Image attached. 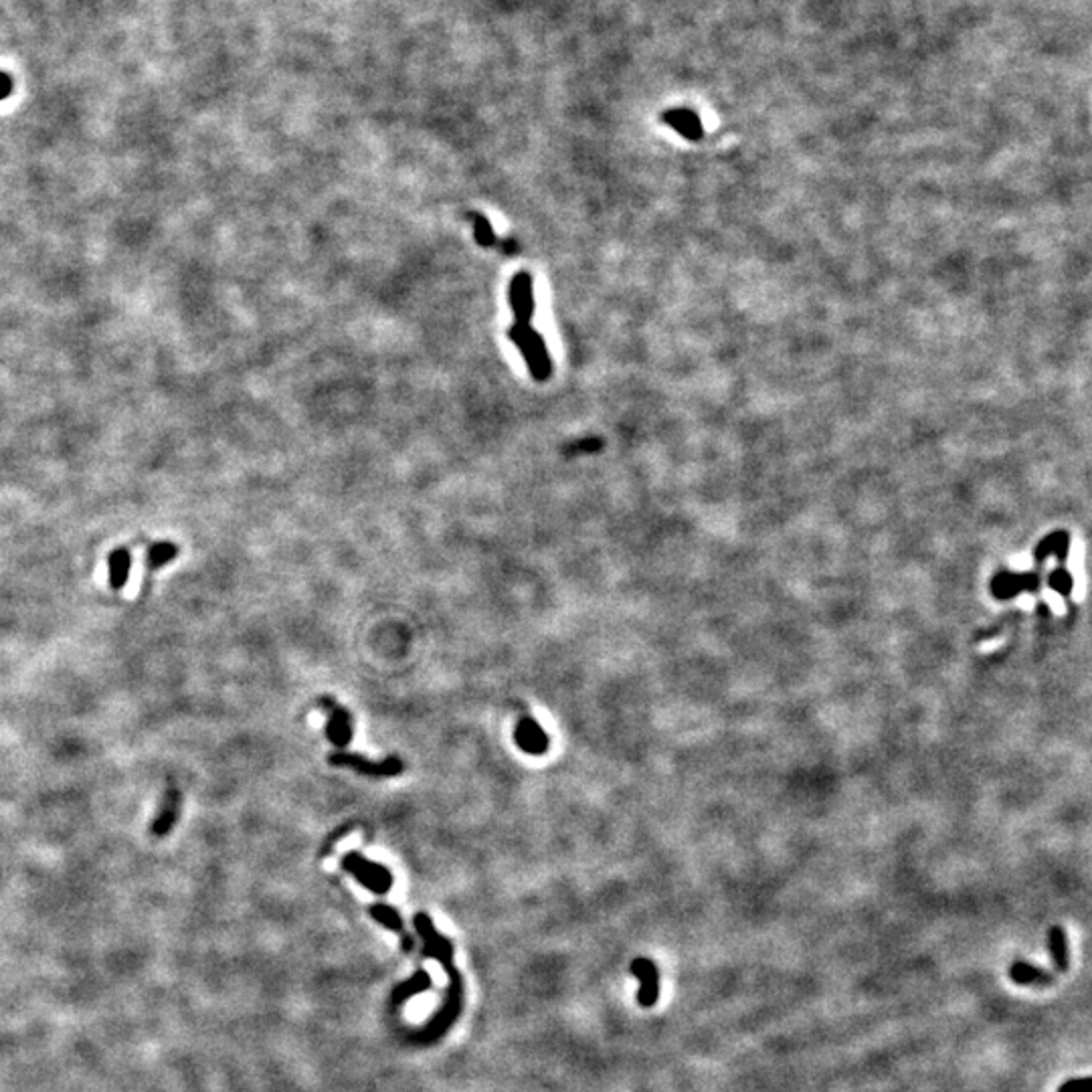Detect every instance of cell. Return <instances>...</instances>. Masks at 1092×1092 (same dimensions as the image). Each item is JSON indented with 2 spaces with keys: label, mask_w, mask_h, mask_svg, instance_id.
<instances>
[{
  "label": "cell",
  "mask_w": 1092,
  "mask_h": 1092,
  "mask_svg": "<svg viewBox=\"0 0 1092 1092\" xmlns=\"http://www.w3.org/2000/svg\"><path fill=\"white\" fill-rule=\"evenodd\" d=\"M508 336L518 346L522 357H525L528 371L536 380H546L553 372L551 354H548L546 342L539 330H534L530 324H514L508 330Z\"/></svg>",
  "instance_id": "obj_1"
},
{
  "label": "cell",
  "mask_w": 1092,
  "mask_h": 1092,
  "mask_svg": "<svg viewBox=\"0 0 1092 1092\" xmlns=\"http://www.w3.org/2000/svg\"><path fill=\"white\" fill-rule=\"evenodd\" d=\"M342 868H344L346 872H351V874L357 878V880L363 884L366 890H371L372 894L383 896L389 893L393 887V874L385 868L383 864L368 860V858L357 854V852L344 856V860H342Z\"/></svg>",
  "instance_id": "obj_2"
},
{
  "label": "cell",
  "mask_w": 1092,
  "mask_h": 1092,
  "mask_svg": "<svg viewBox=\"0 0 1092 1092\" xmlns=\"http://www.w3.org/2000/svg\"><path fill=\"white\" fill-rule=\"evenodd\" d=\"M1040 587H1042V579H1040V574L1036 571H1032V573L999 571L993 574V579L990 583L991 595L1001 601L1018 597L1019 593H1038Z\"/></svg>",
  "instance_id": "obj_3"
},
{
  "label": "cell",
  "mask_w": 1092,
  "mask_h": 1092,
  "mask_svg": "<svg viewBox=\"0 0 1092 1092\" xmlns=\"http://www.w3.org/2000/svg\"><path fill=\"white\" fill-rule=\"evenodd\" d=\"M328 762L334 767H348L354 769V771L371 775V777H393V775H399L403 771V762L397 757H389L383 762H372L360 755H352V753H332L328 757Z\"/></svg>",
  "instance_id": "obj_4"
},
{
  "label": "cell",
  "mask_w": 1092,
  "mask_h": 1092,
  "mask_svg": "<svg viewBox=\"0 0 1092 1092\" xmlns=\"http://www.w3.org/2000/svg\"><path fill=\"white\" fill-rule=\"evenodd\" d=\"M631 973L639 981L637 1004L642 1007H654L660 999V969L651 959L637 957L631 961Z\"/></svg>",
  "instance_id": "obj_5"
},
{
  "label": "cell",
  "mask_w": 1092,
  "mask_h": 1092,
  "mask_svg": "<svg viewBox=\"0 0 1092 1092\" xmlns=\"http://www.w3.org/2000/svg\"><path fill=\"white\" fill-rule=\"evenodd\" d=\"M510 303H512L516 324H530L534 314V286L532 277L522 271L510 283Z\"/></svg>",
  "instance_id": "obj_6"
},
{
  "label": "cell",
  "mask_w": 1092,
  "mask_h": 1092,
  "mask_svg": "<svg viewBox=\"0 0 1092 1092\" xmlns=\"http://www.w3.org/2000/svg\"><path fill=\"white\" fill-rule=\"evenodd\" d=\"M320 708H324L328 713V725H326V734L330 739L332 745L336 747H346L348 742L352 741V727H351V714L346 713L344 708L336 706L332 700H320Z\"/></svg>",
  "instance_id": "obj_7"
},
{
  "label": "cell",
  "mask_w": 1092,
  "mask_h": 1092,
  "mask_svg": "<svg viewBox=\"0 0 1092 1092\" xmlns=\"http://www.w3.org/2000/svg\"><path fill=\"white\" fill-rule=\"evenodd\" d=\"M514 739H516V745H518L522 751L528 753V755H534V757H536V755H545L546 748H548V736H546V733H545V730H542V727L539 725V722H536L534 719H530V716H528V719L525 716V719L518 722V727H516V733H514Z\"/></svg>",
  "instance_id": "obj_8"
},
{
  "label": "cell",
  "mask_w": 1092,
  "mask_h": 1092,
  "mask_svg": "<svg viewBox=\"0 0 1092 1092\" xmlns=\"http://www.w3.org/2000/svg\"><path fill=\"white\" fill-rule=\"evenodd\" d=\"M180 801H183V795H180L177 787H168L164 799H163V805H160V810H158V816L150 825L152 836L164 838L166 833L177 825V819L180 816Z\"/></svg>",
  "instance_id": "obj_9"
},
{
  "label": "cell",
  "mask_w": 1092,
  "mask_h": 1092,
  "mask_svg": "<svg viewBox=\"0 0 1092 1092\" xmlns=\"http://www.w3.org/2000/svg\"><path fill=\"white\" fill-rule=\"evenodd\" d=\"M1068 548H1070L1068 530H1054V532L1044 536V539L1038 542L1036 551H1033V560H1036L1038 567H1042L1050 554H1056L1058 567H1064L1066 557H1068Z\"/></svg>",
  "instance_id": "obj_10"
},
{
  "label": "cell",
  "mask_w": 1092,
  "mask_h": 1092,
  "mask_svg": "<svg viewBox=\"0 0 1092 1092\" xmlns=\"http://www.w3.org/2000/svg\"><path fill=\"white\" fill-rule=\"evenodd\" d=\"M1007 975H1010V979L1013 981V984H1018V985L1044 987V985H1050L1052 981H1054V977H1052L1048 971H1044V969H1040V967L1032 965V963H1026V961L1012 963V967L1007 969Z\"/></svg>",
  "instance_id": "obj_11"
},
{
  "label": "cell",
  "mask_w": 1092,
  "mask_h": 1092,
  "mask_svg": "<svg viewBox=\"0 0 1092 1092\" xmlns=\"http://www.w3.org/2000/svg\"><path fill=\"white\" fill-rule=\"evenodd\" d=\"M664 122L674 128L678 134H682L686 140H700L702 138V124L698 115L688 112V109H671L664 114Z\"/></svg>",
  "instance_id": "obj_12"
},
{
  "label": "cell",
  "mask_w": 1092,
  "mask_h": 1092,
  "mask_svg": "<svg viewBox=\"0 0 1092 1092\" xmlns=\"http://www.w3.org/2000/svg\"><path fill=\"white\" fill-rule=\"evenodd\" d=\"M130 567H132V554L128 548H115V551L108 557V571H109V587L115 591H120L122 587L128 583V577H130Z\"/></svg>",
  "instance_id": "obj_13"
},
{
  "label": "cell",
  "mask_w": 1092,
  "mask_h": 1092,
  "mask_svg": "<svg viewBox=\"0 0 1092 1092\" xmlns=\"http://www.w3.org/2000/svg\"><path fill=\"white\" fill-rule=\"evenodd\" d=\"M1048 945H1050V955H1052V961H1054L1056 969L1060 973H1064L1066 969H1068L1070 953H1068V936H1066V930L1060 925H1054L1050 929Z\"/></svg>",
  "instance_id": "obj_14"
},
{
  "label": "cell",
  "mask_w": 1092,
  "mask_h": 1092,
  "mask_svg": "<svg viewBox=\"0 0 1092 1092\" xmlns=\"http://www.w3.org/2000/svg\"><path fill=\"white\" fill-rule=\"evenodd\" d=\"M177 554H178L177 545H172V542H168V540L156 542V545H152L150 548H148V554H146L148 571H158V568H163L164 565L172 563V560L177 559Z\"/></svg>",
  "instance_id": "obj_15"
},
{
  "label": "cell",
  "mask_w": 1092,
  "mask_h": 1092,
  "mask_svg": "<svg viewBox=\"0 0 1092 1092\" xmlns=\"http://www.w3.org/2000/svg\"><path fill=\"white\" fill-rule=\"evenodd\" d=\"M429 985H431L429 975L425 973V971H417L411 979H407L405 984H400L397 987V990H395V1004H403V1001L413 998V995L429 990Z\"/></svg>",
  "instance_id": "obj_16"
},
{
  "label": "cell",
  "mask_w": 1092,
  "mask_h": 1092,
  "mask_svg": "<svg viewBox=\"0 0 1092 1092\" xmlns=\"http://www.w3.org/2000/svg\"><path fill=\"white\" fill-rule=\"evenodd\" d=\"M371 915L374 921L380 922V925H385L386 929L395 930V933L405 936L403 921H400V916L395 908L386 907V904H374V907H371Z\"/></svg>",
  "instance_id": "obj_17"
},
{
  "label": "cell",
  "mask_w": 1092,
  "mask_h": 1092,
  "mask_svg": "<svg viewBox=\"0 0 1092 1092\" xmlns=\"http://www.w3.org/2000/svg\"><path fill=\"white\" fill-rule=\"evenodd\" d=\"M471 225H474L476 241L480 243L482 247H494V245L497 243V239L488 219L483 215H471Z\"/></svg>",
  "instance_id": "obj_18"
},
{
  "label": "cell",
  "mask_w": 1092,
  "mask_h": 1092,
  "mask_svg": "<svg viewBox=\"0 0 1092 1092\" xmlns=\"http://www.w3.org/2000/svg\"><path fill=\"white\" fill-rule=\"evenodd\" d=\"M1048 585L1058 593V595L1070 597L1072 587H1075V579H1072V574L1066 571V567H1058L1050 573Z\"/></svg>",
  "instance_id": "obj_19"
},
{
  "label": "cell",
  "mask_w": 1092,
  "mask_h": 1092,
  "mask_svg": "<svg viewBox=\"0 0 1092 1092\" xmlns=\"http://www.w3.org/2000/svg\"><path fill=\"white\" fill-rule=\"evenodd\" d=\"M1090 1078L1082 1076V1078H1072V1081L1064 1082L1062 1087L1058 1089V1092H1092L1090 1090Z\"/></svg>",
  "instance_id": "obj_20"
},
{
  "label": "cell",
  "mask_w": 1092,
  "mask_h": 1092,
  "mask_svg": "<svg viewBox=\"0 0 1092 1092\" xmlns=\"http://www.w3.org/2000/svg\"><path fill=\"white\" fill-rule=\"evenodd\" d=\"M12 92V80L10 75H6L4 71H0V100L9 98Z\"/></svg>",
  "instance_id": "obj_21"
}]
</instances>
